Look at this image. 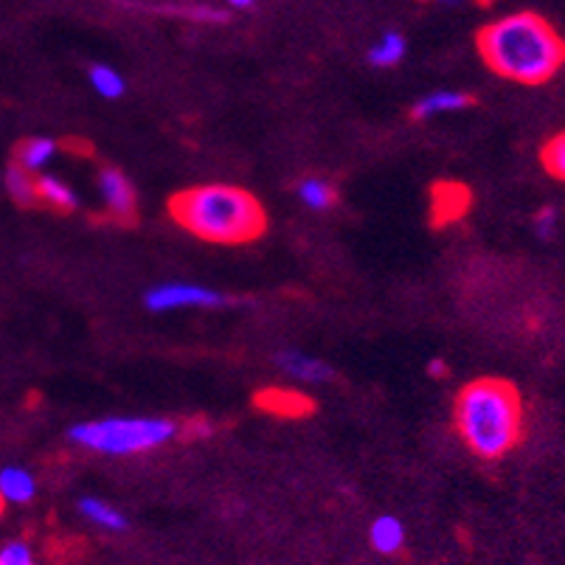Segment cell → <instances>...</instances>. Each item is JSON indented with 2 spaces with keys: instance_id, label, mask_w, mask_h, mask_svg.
Wrapping results in <instances>:
<instances>
[{
  "instance_id": "obj_19",
  "label": "cell",
  "mask_w": 565,
  "mask_h": 565,
  "mask_svg": "<svg viewBox=\"0 0 565 565\" xmlns=\"http://www.w3.org/2000/svg\"><path fill=\"white\" fill-rule=\"evenodd\" d=\"M0 565H34V551L23 540H12L0 549Z\"/></svg>"
},
{
  "instance_id": "obj_22",
  "label": "cell",
  "mask_w": 565,
  "mask_h": 565,
  "mask_svg": "<svg viewBox=\"0 0 565 565\" xmlns=\"http://www.w3.org/2000/svg\"><path fill=\"white\" fill-rule=\"evenodd\" d=\"M256 0H228V6H234V9H251Z\"/></svg>"
},
{
  "instance_id": "obj_1",
  "label": "cell",
  "mask_w": 565,
  "mask_h": 565,
  "mask_svg": "<svg viewBox=\"0 0 565 565\" xmlns=\"http://www.w3.org/2000/svg\"><path fill=\"white\" fill-rule=\"evenodd\" d=\"M478 54L492 74L518 85H543L560 74L565 60L563 37L546 17L515 12L478 31Z\"/></svg>"
},
{
  "instance_id": "obj_14",
  "label": "cell",
  "mask_w": 565,
  "mask_h": 565,
  "mask_svg": "<svg viewBox=\"0 0 565 565\" xmlns=\"http://www.w3.org/2000/svg\"><path fill=\"white\" fill-rule=\"evenodd\" d=\"M405 51H408V43H405V37H402L400 31H386L374 43L372 51H369V62H372L374 68H394V65L402 62Z\"/></svg>"
},
{
  "instance_id": "obj_17",
  "label": "cell",
  "mask_w": 565,
  "mask_h": 565,
  "mask_svg": "<svg viewBox=\"0 0 565 565\" xmlns=\"http://www.w3.org/2000/svg\"><path fill=\"white\" fill-rule=\"evenodd\" d=\"M90 88L96 90L102 99H121L124 93H127V82H124V76L116 71V68H110L105 62H99V65H93L90 68Z\"/></svg>"
},
{
  "instance_id": "obj_7",
  "label": "cell",
  "mask_w": 565,
  "mask_h": 565,
  "mask_svg": "<svg viewBox=\"0 0 565 565\" xmlns=\"http://www.w3.org/2000/svg\"><path fill=\"white\" fill-rule=\"evenodd\" d=\"M276 366H282L284 374L296 377L301 383H310V386H318V383L332 380L329 363L307 355V352H298V349H284V352H279V355H276Z\"/></svg>"
},
{
  "instance_id": "obj_24",
  "label": "cell",
  "mask_w": 565,
  "mask_h": 565,
  "mask_svg": "<svg viewBox=\"0 0 565 565\" xmlns=\"http://www.w3.org/2000/svg\"><path fill=\"white\" fill-rule=\"evenodd\" d=\"M0 515H3V501H0Z\"/></svg>"
},
{
  "instance_id": "obj_6",
  "label": "cell",
  "mask_w": 565,
  "mask_h": 565,
  "mask_svg": "<svg viewBox=\"0 0 565 565\" xmlns=\"http://www.w3.org/2000/svg\"><path fill=\"white\" fill-rule=\"evenodd\" d=\"M99 194H102L105 209L113 214V220L130 223L135 214H138L135 186L119 169H102V175H99Z\"/></svg>"
},
{
  "instance_id": "obj_9",
  "label": "cell",
  "mask_w": 565,
  "mask_h": 565,
  "mask_svg": "<svg viewBox=\"0 0 565 565\" xmlns=\"http://www.w3.org/2000/svg\"><path fill=\"white\" fill-rule=\"evenodd\" d=\"M37 495V478L26 467H3L0 470V501L6 504H29Z\"/></svg>"
},
{
  "instance_id": "obj_5",
  "label": "cell",
  "mask_w": 565,
  "mask_h": 565,
  "mask_svg": "<svg viewBox=\"0 0 565 565\" xmlns=\"http://www.w3.org/2000/svg\"><path fill=\"white\" fill-rule=\"evenodd\" d=\"M144 304L152 313H169V310H186V307H223L225 296L206 284L166 282L147 290Z\"/></svg>"
},
{
  "instance_id": "obj_18",
  "label": "cell",
  "mask_w": 565,
  "mask_h": 565,
  "mask_svg": "<svg viewBox=\"0 0 565 565\" xmlns=\"http://www.w3.org/2000/svg\"><path fill=\"white\" fill-rule=\"evenodd\" d=\"M540 161L543 169L549 172L551 178L563 180L565 178V135L557 133L554 138H549L543 149H540Z\"/></svg>"
},
{
  "instance_id": "obj_10",
  "label": "cell",
  "mask_w": 565,
  "mask_h": 565,
  "mask_svg": "<svg viewBox=\"0 0 565 565\" xmlns=\"http://www.w3.org/2000/svg\"><path fill=\"white\" fill-rule=\"evenodd\" d=\"M57 155H60V144L54 138H29V141H23V147L17 152V166L37 175V172H45L48 166L54 164Z\"/></svg>"
},
{
  "instance_id": "obj_3",
  "label": "cell",
  "mask_w": 565,
  "mask_h": 565,
  "mask_svg": "<svg viewBox=\"0 0 565 565\" xmlns=\"http://www.w3.org/2000/svg\"><path fill=\"white\" fill-rule=\"evenodd\" d=\"M461 442L481 459H501L523 436V400L518 388L498 377L464 386L453 405Z\"/></svg>"
},
{
  "instance_id": "obj_4",
  "label": "cell",
  "mask_w": 565,
  "mask_h": 565,
  "mask_svg": "<svg viewBox=\"0 0 565 565\" xmlns=\"http://www.w3.org/2000/svg\"><path fill=\"white\" fill-rule=\"evenodd\" d=\"M180 433L166 417H105L71 428V442L102 456H135L169 445Z\"/></svg>"
},
{
  "instance_id": "obj_12",
  "label": "cell",
  "mask_w": 565,
  "mask_h": 565,
  "mask_svg": "<svg viewBox=\"0 0 565 565\" xmlns=\"http://www.w3.org/2000/svg\"><path fill=\"white\" fill-rule=\"evenodd\" d=\"M369 543L374 551L380 554H397L405 543V526L400 518L394 515H380L377 521L369 526Z\"/></svg>"
},
{
  "instance_id": "obj_21",
  "label": "cell",
  "mask_w": 565,
  "mask_h": 565,
  "mask_svg": "<svg viewBox=\"0 0 565 565\" xmlns=\"http://www.w3.org/2000/svg\"><path fill=\"white\" fill-rule=\"evenodd\" d=\"M431 372H433V377H445L447 366H445V363H442V360H433Z\"/></svg>"
},
{
  "instance_id": "obj_23",
  "label": "cell",
  "mask_w": 565,
  "mask_h": 565,
  "mask_svg": "<svg viewBox=\"0 0 565 565\" xmlns=\"http://www.w3.org/2000/svg\"><path fill=\"white\" fill-rule=\"evenodd\" d=\"M436 3H445V6H453V3H459V0H436Z\"/></svg>"
},
{
  "instance_id": "obj_16",
  "label": "cell",
  "mask_w": 565,
  "mask_h": 565,
  "mask_svg": "<svg viewBox=\"0 0 565 565\" xmlns=\"http://www.w3.org/2000/svg\"><path fill=\"white\" fill-rule=\"evenodd\" d=\"M6 192L9 197L15 200L17 206H34L37 203V178L26 172V169H20V166H9L6 169Z\"/></svg>"
},
{
  "instance_id": "obj_8",
  "label": "cell",
  "mask_w": 565,
  "mask_h": 565,
  "mask_svg": "<svg viewBox=\"0 0 565 565\" xmlns=\"http://www.w3.org/2000/svg\"><path fill=\"white\" fill-rule=\"evenodd\" d=\"M470 105H473V99L461 90H433L414 105V119H436V116H445V113H459Z\"/></svg>"
},
{
  "instance_id": "obj_13",
  "label": "cell",
  "mask_w": 565,
  "mask_h": 565,
  "mask_svg": "<svg viewBox=\"0 0 565 565\" xmlns=\"http://www.w3.org/2000/svg\"><path fill=\"white\" fill-rule=\"evenodd\" d=\"M79 512H82L93 526L107 529V532H124V529H127V515L121 512L119 506L107 504L102 498H82V501H79Z\"/></svg>"
},
{
  "instance_id": "obj_20",
  "label": "cell",
  "mask_w": 565,
  "mask_h": 565,
  "mask_svg": "<svg viewBox=\"0 0 565 565\" xmlns=\"http://www.w3.org/2000/svg\"><path fill=\"white\" fill-rule=\"evenodd\" d=\"M535 231L540 239H554L557 234V211L554 209H543L535 217Z\"/></svg>"
},
{
  "instance_id": "obj_2",
  "label": "cell",
  "mask_w": 565,
  "mask_h": 565,
  "mask_svg": "<svg viewBox=\"0 0 565 565\" xmlns=\"http://www.w3.org/2000/svg\"><path fill=\"white\" fill-rule=\"evenodd\" d=\"M172 220L194 237L214 245H245L265 234V206L242 186L206 183L172 197Z\"/></svg>"
},
{
  "instance_id": "obj_11",
  "label": "cell",
  "mask_w": 565,
  "mask_h": 565,
  "mask_svg": "<svg viewBox=\"0 0 565 565\" xmlns=\"http://www.w3.org/2000/svg\"><path fill=\"white\" fill-rule=\"evenodd\" d=\"M37 203H45L57 211H74L79 206V194L57 175H40L37 178Z\"/></svg>"
},
{
  "instance_id": "obj_15",
  "label": "cell",
  "mask_w": 565,
  "mask_h": 565,
  "mask_svg": "<svg viewBox=\"0 0 565 565\" xmlns=\"http://www.w3.org/2000/svg\"><path fill=\"white\" fill-rule=\"evenodd\" d=\"M298 200L310 211H329L335 206V189L324 178H304L298 183Z\"/></svg>"
}]
</instances>
